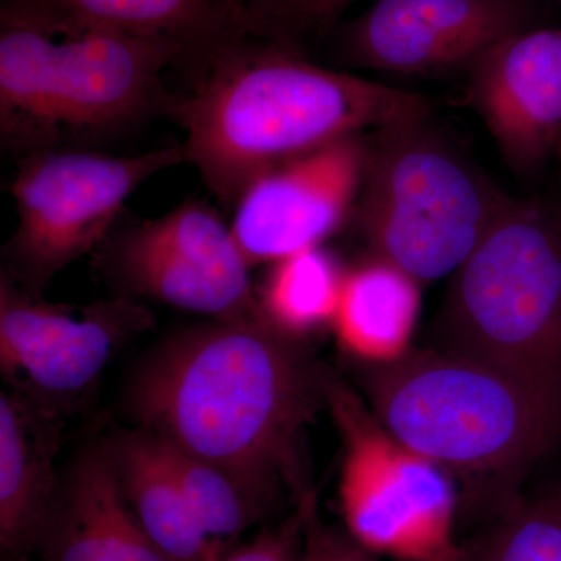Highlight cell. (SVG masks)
I'll return each instance as SVG.
<instances>
[{
    "label": "cell",
    "instance_id": "obj_17",
    "mask_svg": "<svg viewBox=\"0 0 561 561\" xmlns=\"http://www.w3.org/2000/svg\"><path fill=\"white\" fill-rule=\"evenodd\" d=\"M125 500L154 545L172 561L224 560L184 496L160 440L139 430L106 442Z\"/></svg>",
    "mask_w": 561,
    "mask_h": 561
},
{
    "label": "cell",
    "instance_id": "obj_28",
    "mask_svg": "<svg viewBox=\"0 0 561 561\" xmlns=\"http://www.w3.org/2000/svg\"><path fill=\"white\" fill-rule=\"evenodd\" d=\"M241 2H242V5H243V0H241Z\"/></svg>",
    "mask_w": 561,
    "mask_h": 561
},
{
    "label": "cell",
    "instance_id": "obj_16",
    "mask_svg": "<svg viewBox=\"0 0 561 561\" xmlns=\"http://www.w3.org/2000/svg\"><path fill=\"white\" fill-rule=\"evenodd\" d=\"M55 413L22 393L0 394V552L28 561L58 494Z\"/></svg>",
    "mask_w": 561,
    "mask_h": 561
},
{
    "label": "cell",
    "instance_id": "obj_2",
    "mask_svg": "<svg viewBox=\"0 0 561 561\" xmlns=\"http://www.w3.org/2000/svg\"><path fill=\"white\" fill-rule=\"evenodd\" d=\"M250 38L206 62L171 114L186 131V161L224 205L234 206L262 173L332 140L430 116L413 92Z\"/></svg>",
    "mask_w": 561,
    "mask_h": 561
},
{
    "label": "cell",
    "instance_id": "obj_24",
    "mask_svg": "<svg viewBox=\"0 0 561 561\" xmlns=\"http://www.w3.org/2000/svg\"><path fill=\"white\" fill-rule=\"evenodd\" d=\"M375 557L362 548L350 534L323 526L319 518L317 500L313 497L306 518L302 561H376Z\"/></svg>",
    "mask_w": 561,
    "mask_h": 561
},
{
    "label": "cell",
    "instance_id": "obj_14",
    "mask_svg": "<svg viewBox=\"0 0 561 561\" xmlns=\"http://www.w3.org/2000/svg\"><path fill=\"white\" fill-rule=\"evenodd\" d=\"M0 24L51 35L105 32L160 41L179 49L194 73L253 36L241 0H2Z\"/></svg>",
    "mask_w": 561,
    "mask_h": 561
},
{
    "label": "cell",
    "instance_id": "obj_21",
    "mask_svg": "<svg viewBox=\"0 0 561 561\" xmlns=\"http://www.w3.org/2000/svg\"><path fill=\"white\" fill-rule=\"evenodd\" d=\"M460 561H561V513L551 500H522L461 546Z\"/></svg>",
    "mask_w": 561,
    "mask_h": 561
},
{
    "label": "cell",
    "instance_id": "obj_13",
    "mask_svg": "<svg viewBox=\"0 0 561 561\" xmlns=\"http://www.w3.org/2000/svg\"><path fill=\"white\" fill-rule=\"evenodd\" d=\"M470 73V101L502 157L519 172L538 168L561 140V27L511 33Z\"/></svg>",
    "mask_w": 561,
    "mask_h": 561
},
{
    "label": "cell",
    "instance_id": "obj_19",
    "mask_svg": "<svg viewBox=\"0 0 561 561\" xmlns=\"http://www.w3.org/2000/svg\"><path fill=\"white\" fill-rule=\"evenodd\" d=\"M345 275L339 261L321 247L275 262L257 295L265 320L294 339L332 324Z\"/></svg>",
    "mask_w": 561,
    "mask_h": 561
},
{
    "label": "cell",
    "instance_id": "obj_10",
    "mask_svg": "<svg viewBox=\"0 0 561 561\" xmlns=\"http://www.w3.org/2000/svg\"><path fill=\"white\" fill-rule=\"evenodd\" d=\"M151 324V313L128 297L73 308L41 300L7 273L0 279L3 376L50 412L87 390L111 354Z\"/></svg>",
    "mask_w": 561,
    "mask_h": 561
},
{
    "label": "cell",
    "instance_id": "obj_25",
    "mask_svg": "<svg viewBox=\"0 0 561 561\" xmlns=\"http://www.w3.org/2000/svg\"><path fill=\"white\" fill-rule=\"evenodd\" d=\"M552 504L556 505L557 511L561 513V483L559 490H557L556 496L552 497Z\"/></svg>",
    "mask_w": 561,
    "mask_h": 561
},
{
    "label": "cell",
    "instance_id": "obj_5",
    "mask_svg": "<svg viewBox=\"0 0 561 561\" xmlns=\"http://www.w3.org/2000/svg\"><path fill=\"white\" fill-rule=\"evenodd\" d=\"M438 348L561 397V208L511 201L454 272Z\"/></svg>",
    "mask_w": 561,
    "mask_h": 561
},
{
    "label": "cell",
    "instance_id": "obj_9",
    "mask_svg": "<svg viewBox=\"0 0 561 561\" xmlns=\"http://www.w3.org/2000/svg\"><path fill=\"white\" fill-rule=\"evenodd\" d=\"M103 265L127 295L153 298L216 321L265 319L250 265L219 214L186 201L102 243Z\"/></svg>",
    "mask_w": 561,
    "mask_h": 561
},
{
    "label": "cell",
    "instance_id": "obj_12",
    "mask_svg": "<svg viewBox=\"0 0 561 561\" xmlns=\"http://www.w3.org/2000/svg\"><path fill=\"white\" fill-rule=\"evenodd\" d=\"M530 27L522 0H376L346 28L354 68L432 76L471 68L497 41Z\"/></svg>",
    "mask_w": 561,
    "mask_h": 561
},
{
    "label": "cell",
    "instance_id": "obj_1",
    "mask_svg": "<svg viewBox=\"0 0 561 561\" xmlns=\"http://www.w3.org/2000/svg\"><path fill=\"white\" fill-rule=\"evenodd\" d=\"M332 375L265 319L181 332L144 365L131 390L140 430L214 465L272 507L279 486L305 489L302 431L327 408Z\"/></svg>",
    "mask_w": 561,
    "mask_h": 561
},
{
    "label": "cell",
    "instance_id": "obj_27",
    "mask_svg": "<svg viewBox=\"0 0 561 561\" xmlns=\"http://www.w3.org/2000/svg\"><path fill=\"white\" fill-rule=\"evenodd\" d=\"M298 561H302V560H301V557H300V560H298Z\"/></svg>",
    "mask_w": 561,
    "mask_h": 561
},
{
    "label": "cell",
    "instance_id": "obj_7",
    "mask_svg": "<svg viewBox=\"0 0 561 561\" xmlns=\"http://www.w3.org/2000/svg\"><path fill=\"white\" fill-rule=\"evenodd\" d=\"M327 408L345 449L339 491L351 537L373 556L460 561L461 500L451 472L398 440L334 376Z\"/></svg>",
    "mask_w": 561,
    "mask_h": 561
},
{
    "label": "cell",
    "instance_id": "obj_8",
    "mask_svg": "<svg viewBox=\"0 0 561 561\" xmlns=\"http://www.w3.org/2000/svg\"><path fill=\"white\" fill-rule=\"evenodd\" d=\"M21 161L10 186L18 225L7 275L41 297L62 268L102 247L144 181L186 161V153L183 146L133 157L58 149Z\"/></svg>",
    "mask_w": 561,
    "mask_h": 561
},
{
    "label": "cell",
    "instance_id": "obj_6",
    "mask_svg": "<svg viewBox=\"0 0 561 561\" xmlns=\"http://www.w3.org/2000/svg\"><path fill=\"white\" fill-rule=\"evenodd\" d=\"M371 136L357 219L373 256L421 284L454 275L512 198L432 130L427 117Z\"/></svg>",
    "mask_w": 561,
    "mask_h": 561
},
{
    "label": "cell",
    "instance_id": "obj_15",
    "mask_svg": "<svg viewBox=\"0 0 561 561\" xmlns=\"http://www.w3.org/2000/svg\"><path fill=\"white\" fill-rule=\"evenodd\" d=\"M43 561H172L125 500L108 446H95L58 489L39 542Z\"/></svg>",
    "mask_w": 561,
    "mask_h": 561
},
{
    "label": "cell",
    "instance_id": "obj_11",
    "mask_svg": "<svg viewBox=\"0 0 561 561\" xmlns=\"http://www.w3.org/2000/svg\"><path fill=\"white\" fill-rule=\"evenodd\" d=\"M367 139L350 135L276 165L236 203L231 231L250 267L320 247L359 201Z\"/></svg>",
    "mask_w": 561,
    "mask_h": 561
},
{
    "label": "cell",
    "instance_id": "obj_20",
    "mask_svg": "<svg viewBox=\"0 0 561 561\" xmlns=\"http://www.w3.org/2000/svg\"><path fill=\"white\" fill-rule=\"evenodd\" d=\"M160 443L184 496L209 537L220 541L239 537L271 511L227 472Z\"/></svg>",
    "mask_w": 561,
    "mask_h": 561
},
{
    "label": "cell",
    "instance_id": "obj_22",
    "mask_svg": "<svg viewBox=\"0 0 561 561\" xmlns=\"http://www.w3.org/2000/svg\"><path fill=\"white\" fill-rule=\"evenodd\" d=\"M356 0H243L254 38L298 47L301 39L328 31Z\"/></svg>",
    "mask_w": 561,
    "mask_h": 561
},
{
    "label": "cell",
    "instance_id": "obj_4",
    "mask_svg": "<svg viewBox=\"0 0 561 561\" xmlns=\"http://www.w3.org/2000/svg\"><path fill=\"white\" fill-rule=\"evenodd\" d=\"M186 66L160 41L90 32L51 35L0 24V140L22 158L105 138L164 114L179 95L162 81Z\"/></svg>",
    "mask_w": 561,
    "mask_h": 561
},
{
    "label": "cell",
    "instance_id": "obj_26",
    "mask_svg": "<svg viewBox=\"0 0 561 561\" xmlns=\"http://www.w3.org/2000/svg\"><path fill=\"white\" fill-rule=\"evenodd\" d=\"M557 2H560V3H561V0H557Z\"/></svg>",
    "mask_w": 561,
    "mask_h": 561
},
{
    "label": "cell",
    "instance_id": "obj_18",
    "mask_svg": "<svg viewBox=\"0 0 561 561\" xmlns=\"http://www.w3.org/2000/svg\"><path fill=\"white\" fill-rule=\"evenodd\" d=\"M421 286L397 265L373 256L346 271L334 327L343 350L367 365L401 359L412 350Z\"/></svg>",
    "mask_w": 561,
    "mask_h": 561
},
{
    "label": "cell",
    "instance_id": "obj_3",
    "mask_svg": "<svg viewBox=\"0 0 561 561\" xmlns=\"http://www.w3.org/2000/svg\"><path fill=\"white\" fill-rule=\"evenodd\" d=\"M365 402L391 435L465 482V504L493 518L561 445V397L470 357L411 350L368 365Z\"/></svg>",
    "mask_w": 561,
    "mask_h": 561
},
{
    "label": "cell",
    "instance_id": "obj_23",
    "mask_svg": "<svg viewBox=\"0 0 561 561\" xmlns=\"http://www.w3.org/2000/svg\"><path fill=\"white\" fill-rule=\"evenodd\" d=\"M316 497L312 491L298 500L297 512L276 529L262 531L256 540L220 561H298L305 540L306 518L309 505Z\"/></svg>",
    "mask_w": 561,
    "mask_h": 561
}]
</instances>
